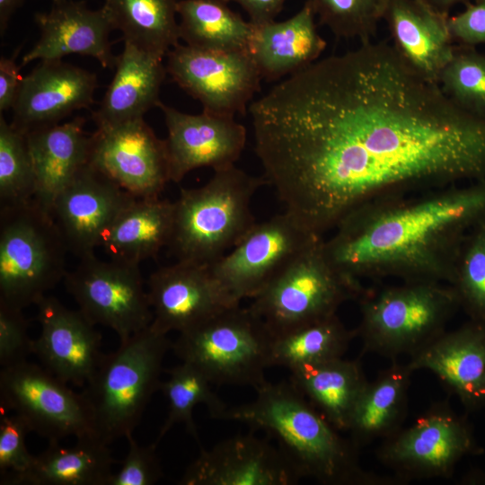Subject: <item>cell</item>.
<instances>
[{"label":"cell","instance_id":"cell-2","mask_svg":"<svg viewBox=\"0 0 485 485\" xmlns=\"http://www.w3.org/2000/svg\"><path fill=\"white\" fill-rule=\"evenodd\" d=\"M484 219L485 178L365 206L337 225L322 250L333 268L357 280L394 276L450 285L465 236Z\"/></svg>","mask_w":485,"mask_h":485},{"label":"cell","instance_id":"cell-4","mask_svg":"<svg viewBox=\"0 0 485 485\" xmlns=\"http://www.w3.org/2000/svg\"><path fill=\"white\" fill-rule=\"evenodd\" d=\"M264 177L235 165L214 171L201 187L181 189L167 250L176 260L211 265L232 250L257 223L251 204Z\"/></svg>","mask_w":485,"mask_h":485},{"label":"cell","instance_id":"cell-18","mask_svg":"<svg viewBox=\"0 0 485 485\" xmlns=\"http://www.w3.org/2000/svg\"><path fill=\"white\" fill-rule=\"evenodd\" d=\"M171 181L178 183L191 171H213L235 165L246 143L245 128L234 117L202 111L181 112L162 101Z\"/></svg>","mask_w":485,"mask_h":485},{"label":"cell","instance_id":"cell-19","mask_svg":"<svg viewBox=\"0 0 485 485\" xmlns=\"http://www.w3.org/2000/svg\"><path fill=\"white\" fill-rule=\"evenodd\" d=\"M35 305L40 333L34 354L63 382L85 386L104 355L101 333L79 309L71 310L54 296L44 295Z\"/></svg>","mask_w":485,"mask_h":485},{"label":"cell","instance_id":"cell-15","mask_svg":"<svg viewBox=\"0 0 485 485\" xmlns=\"http://www.w3.org/2000/svg\"><path fill=\"white\" fill-rule=\"evenodd\" d=\"M89 163L137 198H159L171 181L165 139L143 118L97 126Z\"/></svg>","mask_w":485,"mask_h":485},{"label":"cell","instance_id":"cell-34","mask_svg":"<svg viewBox=\"0 0 485 485\" xmlns=\"http://www.w3.org/2000/svg\"><path fill=\"white\" fill-rule=\"evenodd\" d=\"M355 330H348L337 314L274 337L271 366L288 370L343 357Z\"/></svg>","mask_w":485,"mask_h":485},{"label":"cell","instance_id":"cell-1","mask_svg":"<svg viewBox=\"0 0 485 485\" xmlns=\"http://www.w3.org/2000/svg\"><path fill=\"white\" fill-rule=\"evenodd\" d=\"M248 111L264 179L318 236L369 204L485 178V119L385 40L318 59Z\"/></svg>","mask_w":485,"mask_h":485},{"label":"cell","instance_id":"cell-21","mask_svg":"<svg viewBox=\"0 0 485 485\" xmlns=\"http://www.w3.org/2000/svg\"><path fill=\"white\" fill-rule=\"evenodd\" d=\"M98 87L94 73L59 60H42L28 75L13 108L12 124L29 131L60 123L88 109Z\"/></svg>","mask_w":485,"mask_h":485},{"label":"cell","instance_id":"cell-28","mask_svg":"<svg viewBox=\"0 0 485 485\" xmlns=\"http://www.w3.org/2000/svg\"><path fill=\"white\" fill-rule=\"evenodd\" d=\"M174 202L135 198L116 217L101 247L110 260L140 265L167 247L173 230Z\"/></svg>","mask_w":485,"mask_h":485},{"label":"cell","instance_id":"cell-37","mask_svg":"<svg viewBox=\"0 0 485 485\" xmlns=\"http://www.w3.org/2000/svg\"><path fill=\"white\" fill-rule=\"evenodd\" d=\"M450 286L468 320L485 324V219L465 236Z\"/></svg>","mask_w":485,"mask_h":485},{"label":"cell","instance_id":"cell-10","mask_svg":"<svg viewBox=\"0 0 485 485\" xmlns=\"http://www.w3.org/2000/svg\"><path fill=\"white\" fill-rule=\"evenodd\" d=\"M482 454L472 427L447 401L433 403L410 427L383 440L378 461L402 484L449 478L461 460Z\"/></svg>","mask_w":485,"mask_h":485},{"label":"cell","instance_id":"cell-20","mask_svg":"<svg viewBox=\"0 0 485 485\" xmlns=\"http://www.w3.org/2000/svg\"><path fill=\"white\" fill-rule=\"evenodd\" d=\"M300 480L278 446L247 434L201 449L179 484L294 485Z\"/></svg>","mask_w":485,"mask_h":485},{"label":"cell","instance_id":"cell-12","mask_svg":"<svg viewBox=\"0 0 485 485\" xmlns=\"http://www.w3.org/2000/svg\"><path fill=\"white\" fill-rule=\"evenodd\" d=\"M64 282L84 316L94 325L114 331L119 342L146 329L153 321L140 265L104 261L93 254L67 271Z\"/></svg>","mask_w":485,"mask_h":485},{"label":"cell","instance_id":"cell-30","mask_svg":"<svg viewBox=\"0 0 485 485\" xmlns=\"http://www.w3.org/2000/svg\"><path fill=\"white\" fill-rule=\"evenodd\" d=\"M108 445L96 435L67 447L48 443L10 485H108L115 463Z\"/></svg>","mask_w":485,"mask_h":485},{"label":"cell","instance_id":"cell-26","mask_svg":"<svg viewBox=\"0 0 485 485\" xmlns=\"http://www.w3.org/2000/svg\"><path fill=\"white\" fill-rule=\"evenodd\" d=\"M315 17L307 0L286 21L253 24L248 52L262 79L291 75L320 59L326 41L318 33Z\"/></svg>","mask_w":485,"mask_h":485},{"label":"cell","instance_id":"cell-36","mask_svg":"<svg viewBox=\"0 0 485 485\" xmlns=\"http://www.w3.org/2000/svg\"><path fill=\"white\" fill-rule=\"evenodd\" d=\"M36 179L26 133L0 115V208L34 198Z\"/></svg>","mask_w":485,"mask_h":485},{"label":"cell","instance_id":"cell-42","mask_svg":"<svg viewBox=\"0 0 485 485\" xmlns=\"http://www.w3.org/2000/svg\"><path fill=\"white\" fill-rule=\"evenodd\" d=\"M128 452L119 470L113 472L108 485H152L163 477V470L156 454V443L139 445L133 434L126 437Z\"/></svg>","mask_w":485,"mask_h":485},{"label":"cell","instance_id":"cell-45","mask_svg":"<svg viewBox=\"0 0 485 485\" xmlns=\"http://www.w3.org/2000/svg\"><path fill=\"white\" fill-rule=\"evenodd\" d=\"M228 4H238L250 17L253 24H261L275 20L287 0H225Z\"/></svg>","mask_w":485,"mask_h":485},{"label":"cell","instance_id":"cell-14","mask_svg":"<svg viewBox=\"0 0 485 485\" xmlns=\"http://www.w3.org/2000/svg\"><path fill=\"white\" fill-rule=\"evenodd\" d=\"M172 81L198 100L203 111L245 114L262 77L248 51H220L177 44L166 55Z\"/></svg>","mask_w":485,"mask_h":485},{"label":"cell","instance_id":"cell-43","mask_svg":"<svg viewBox=\"0 0 485 485\" xmlns=\"http://www.w3.org/2000/svg\"><path fill=\"white\" fill-rule=\"evenodd\" d=\"M448 25L454 43L470 47L485 44V0L467 3L463 11L449 16Z\"/></svg>","mask_w":485,"mask_h":485},{"label":"cell","instance_id":"cell-23","mask_svg":"<svg viewBox=\"0 0 485 485\" xmlns=\"http://www.w3.org/2000/svg\"><path fill=\"white\" fill-rule=\"evenodd\" d=\"M428 370L467 412L485 410V324L468 320L445 331L407 363Z\"/></svg>","mask_w":485,"mask_h":485},{"label":"cell","instance_id":"cell-44","mask_svg":"<svg viewBox=\"0 0 485 485\" xmlns=\"http://www.w3.org/2000/svg\"><path fill=\"white\" fill-rule=\"evenodd\" d=\"M22 46L17 48L11 57L0 58V110L1 113L13 110L16 101L23 76L20 73L21 66L16 62Z\"/></svg>","mask_w":485,"mask_h":485},{"label":"cell","instance_id":"cell-35","mask_svg":"<svg viewBox=\"0 0 485 485\" xmlns=\"http://www.w3.org/2000/svg\"><path fill=\"white\" fill-rule=\"evenodd\" d=\"M168 377L160 389L168 403V413L159 430L156 444L178 423L184 424L188 432L198 438L193 410L198 404L207 407L214 419H223L228 406L213 392L208 378L193 365L181 361L167 370Z\"/></svg>","mask_w":485,"mask_h":485},{"label":"cell","instance_id":"cell-24","mask_svg":"<svg viewBox=\"0 0 485 485\" xmlns=\"http://www.w3.org/2000/svg\"><path fill=\"white\" fill-rule=\"evenodd\" d=\"M449 16L424 0H389L384 16L398 54L436 84L455 48Z\"/></svg>","mask_w":485,"mask_h":485},{"label":"cell","instance_id":"cell-25","mask_svg":"<svg viewBox=\"0 0 485 485\" xmlns=\"http://www.w3.org/2000/svg\"><path fill=\"white\" fill-rule=\"evenodd\" d=\"M84 123L76 117L26 133L36 179L33 199L48 213L58 194L89 163L91 135Z\"/></svg>","mask_w":485,"mask_h":485},{"label":"cell","instance_id":"cell-3","mask_svg":"<svg viewBox=\"0 0 485 485\" xmlns=\"http://www.w3.org/2000/svg\"><path fill=\"white\" fill-rule=\"evenodd\" d=\"M252 401L228 407L222 419L263 430L278 442L300 479L323 485H399L395 476L364 470L358 448L345 439L290 382H266Z\"/></svg>","mask_w":485,"mask_h":485},{"label":"cell","instance_id":"cell-7","mask_svg":"<svg viewBox=\"0 0 485 485\" xmlns=\"http://www.w3.org/2000/svg\"><path fill=\"white\" fill-rule=\"evenodd\" d=\"M67 251L51 214L34 199L0 208V302L36 304L64 280Z\"/></svg>","mask_w":485,"mask_h":485},{"label":"cell","instance_id":"cell-32","mask_svg":"<svg viewBox=\"0 0 485 485\" xmlns=\"http://www.w3.org/2000/svg\"><path fill=\"white\" fill-rule=\"evenodd\" d=\"M102 7L124 43L163 59L179 44L176 0H105Z\"/></svg>","mask_w":485,"mask_h":485},{"label":"cell","instance_id":"cell-33","mask_svg":"<svg viewBox=\"0 0 485 485\" xmlns=\"http://www.w3.org/2000/svg\"><path fill=\"white\" fill-rule=\"evenodd\" d=\"M180 37L193 48L248 51L254 25L234 12L225 0L177 1Z\"/></svg>","mask_w":485,"mask_h":485},{"label":"cell","instance_id":"cell-16","mask_svg":"<svg viewBox=\"0 0 485 485\" xmlns=\"http://www.w3.org/2000/svg\"><path fill=\"white\" fill-rule=\"evenodd\" d=\"M150 324L168 334L185 331L236 305L209 266L179 261L155 269L147 281Z\"/></svg>","mask_w":485,"mask_h":485},{"label":"cell","instance_id":"cell-5","mask_svg":"<svg viewBox=\"0 0 485 485\" xmlns=\"http://www.w3.org/2000/svg\"><path fill=\"white\" fill-rule=\"evenodd\" d=\"M167 334L151 328L134 334L104 354L82 392L96 435L106 444L133 434L153 394L160 389Z\"/></svg>","mask_w":485,"mask_h":485},{"label":"cell","instance_id":"cell-40","mask_svg":"<svg viewBox=\"0 0 485 485\" xmlns=\"http://www.w3.org/2000/svg\"><path fill=\"white\" fill-rule=\"evenodd\" d=\"M31 432L26 422L17 414L1 413L0 419V483L11 484L24 472L34 455L26 446V435Z\"/></svg>","mask_w":485,"mask_h":485},{"label":"cell","instance_id":"cell-17","mask_svg":"<svg viewBox=\"0 0 485 485\" xmlns=\"http://www.w3.org/2000/svg\"><path fill=\"white\" fill-rule=\"evenodd\" d=\"M135 198L89 163L58 194L50 214L68 251L81 260L94 254L116 217Z\"/></svg>","mask_w":485,"mask_h":485},{"label":"cell","instance_id":"cell-27","mask_svg":"<svg viewBox=\"0 0 485 485\" xmlns=\"http://www.w3.org/2000/svg\"><path fill=\"white\" fill-rule=\"evenodd\" d=\"M163 60L124 43L117 57L113 78L92 115L96 127L140 119L158 107L161 86L167 74Z\"/></svg>","mask_w":485,"mask_h":485},{"label":"cell","instance_id":"cell-46","mask_svg":"<svg viewBox=\"0 0 485 485\" xmlns=\"http://www.w3.org/2000/svg\"><path fill=\"white\" fill-rule=\"evenodd\" d=\"M25 0H0V33L3 36L13 13Z\"/></svg>","mask_w":485,"mask_h":485},{"label":"cell","instance_id":"cell-9","mask_svg":"<svg viewBox=\"0 0 485 485\" xmlns=\"http://www.w3.org/2000/svg\"><path fill=\"white\" fill-rule=\"evenodd\" d=\"M322 241L305 249L251 299L249 308L273 337L337 314L343 303L364 293L359 280L330 264Z\"/></svg>","mask_w":485,"mask_h":485},{"label":"cell","instance_id":"cell-22","mask_svg":"<svg viewBox=\"0 0 485 485\" xmlns=\"http://www.w3.org/2000/svg\"><path fill=\"white\" fill-rule=\"evenodd\" d=\"M34 21L40 38L22 56L21 67L70 55L92 57L104 68L115 67L117 56L110 40L114 29L103 7L92 10L83 1L57 0L48 12L37 13Z\"/></svg>","mask_w":485,"mask_h":485},{"label":"cell","instance_id":"cell-8","mask_svg":"<svg viewBox=\"0 0 485 485\" xmlns=\"http://www.w3.org/2000/svg\"><path fill=\"white\" fill-rule=\"evenodd\" d=\"M273 340L264 322L249 306L239 304L179 333L172 348L212 384L257 390L267 382Z\"/></svg>","mask_w":485,"mask_h":485},{"label":"cell","instance_id":"cell-39","mask_svg":"<svg viewBox=\"0 0 485 485\" xmlns=\"http://www.w3.org/2000/svg\"><path fill=\"white\" fill-rule=\"evenodd\" d=\"M319 20L337 38L371 40L389 0H308Z\"/></svg>","mask_w":485,"mask_h":485},{"label":"cell","instance_id":"cell-11","mask_svg":"<svg viewBox=\"0 0 485 485\" xmlns=\"http://www.w3.org/2000/svg\"><path fill=\"white\" fill-rule=\"evenodd\" d=\"M0 404L1 411L17 414L31 432L48 443H60L71 436L96 435L84 394L74 392L44 366L27 360L1 368Z\"/></svg>","mask_w":485,"mask_h":485},{"label":"cell","instance_id":"cell-13","mask_svg":"<svg viewBox=\"0 0 485 485\" xmlns=\"http://www.w3.org/2000/svg\"><path fill=\"white\" fill-rule=\"evenodd\" d=\"M321 239L285 211L256 223L210 270L237 303L255 297L305 249Z\"/></svg>","mask_w":485,"mask_h":485},{"label":"cell","instance_id":"cell-29","mask_svg":"<svg viewBox=\"0 0 485 485\" xmlns=\"http://www.w3.org/2000/svg\"><path fill=\"white\" fill-rule=\"evenodd\" d=\"M412 373L407 363L395 359L368 382L356 402L347 430L358 449L402 428Z\"/></svg>","mask_w":485,"mask_h":485},{"label":"cell","instance_id":"cell-6","mask_svg":"<svg viewBox=\"0 0 485 485\" xmlns=\"http://www.w3.org/2000/svg\"><path fill=\"white\" fill-rule=\"evenodd\" d=\"M358 300L361 321L355 331L362 341V354L391 360L411 357L435 341L460 308L454 288L436 282L365 290Z\"/></svg>","mask_w":485,"mask_h":485},{"label":"cell","instance_id":"cell-38","mask_svg":"<svg viewBox=\"0 0 485 485\" xmlns=\"http://www.w3.org/2000/svg\"><path fill=\"white\" fill-rule=\"evenodd\" d=\"M438 84L457 106L485 119V53L455 44Z\"/></svg>","mask_w":485,"mask_h":485},{"label":"cell","instance_id":"cell-41","mask_svg":"<svg viewBox=\"0 0 485 485\" xmlns=\"http://www.w3.org/2000/svg\"><path fill=\"white\" fill-rule=\"evenodd\" d=\"M31 354H34V340L22 310L0 302L1 368L26 361Z\"/></svg>","mask_w":485,"mask_h":485},{"label":"cell","instance_id":"cell-47","mask_svg":"<svg viewBox=\"0 0 485 485\" xmlns=\"http://www.w3.org/2000/svg\"><path fill=\"white\" fill-rule=\"evenodd\" d=\"M436 9L449 13V10L457 4L469 3L473 0H424Z\"/></svg>","mask_w":485,"mask_h":485},{"label":"cell","instance_id":"cell-31","mask_svg":"<svg viewBox=\"0 0 485 485\" xmlns=\"http://www.w3.org/2000/svg\"><path fill=\"white\" fill-rule=\"evenodd\" d=\"M289 382L339 431H347L353 409L368 384L358 359L343 357L289 370Z\"/></svg>","mask_w":485,"mask_h":485},{"label":"cell","instance_id":"cell-48","mask_svg":"<svg viewBox=\"0 0 485 485\" xmlns=\"http://www.w3.org/2000/svg\"><path fill=\"white\" fill-rule=\"evenodd\" d=\"M52 1H57V0H52Z\"/></svg>","mask_w":485,"mask_h":485}]
</instances>
